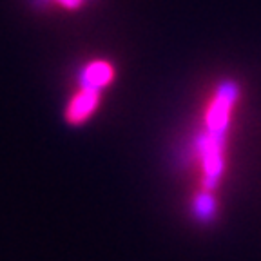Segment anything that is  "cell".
<instances>
[{
    "instance_id": "obj_1",
    "label": "cell",
    "mask_w": 261,
    "mask_h": 261,
    "mask_svg": "<svg viewBox=\"0 0 261 261\" xmlns=\"http://www.w3.org/2000/svg\"><path fill=\"white\" fill-rule=\"evenodd\" d=\"M98 102H100V91L80 86V91L71 98L69 106H67L65 118L69 120V123H73V125H80L96 111Z\"/></svg>"
},
{
    "instance_id": "obj_2",
    "label": "cell",
    "mask_w": 261,
    "mask_h": 261,
    "mask_svg": "<svg viewBox=\"0 0 261 261\" xmlns=\"http://www.w3.org/2000/svg\"><path fill=\"white\" fill-rule=\"evenodd\" d=\"M113 76H114V73H113L111 64H107V62H103V60H94L84 69L82 86L100 91L102 87H106L107 84H111Z\"/></svg>"
},
{
    "instance_id": "obj_3",
    "label": "cell",
    "mask_w": 261,
    "mask_h": 261,
    "mask_svg": "<svg viewBox=\"0 0 261 261\" xmlns=\"http://www.w3.org/2000/svg\"><path fill=\"white\" fill-rule=\"evenodd\" d=\"M194 208L200 220H211V218L214 216V212H216V203H214V200L211 198V194L201 192V194L196 198Z\"/></svg>"
},
{
    "instance_id": "obj_4",
    "label": "cell",
    "mask_w": 261,
    "mask_h": 261,
    "mask_svg": "<svg viewBox=\"0 0 261 261\" xmlns=\"http://www.w3.org/2000/svg\"><path fill=\"white\" fill-rule=\"evenodd\" d=\"M57 4H60L62 8H65V9H76V8H80L86 0H55Z\"/></svg>"
}]
</instances>
